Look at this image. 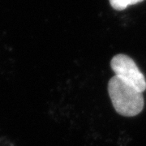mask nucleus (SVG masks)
Instances as JSON below:
<instances>
[{
	"label": "nucleus",
	"instance_id": "1",
	"mask_svg": "<svg viewBox=\"0 0 146 146\" xmlns=\"http://www.w3.org/2000/svg\"><path fill=\"white\" fill-rule=\"evenodd\" d=\"M108 93L114 108L119 115L133 117L144 109L145 101L142 93L115 76L110 79Z\"/></svg>",
	"mask_w": 146,
	"mask_h": 146
},
{
	"label": "nucleus",
	"instance_id": "2",
	"mask_svg": "<svg viewBox=\"0 0 146 146\" xmlns=\"http://www.w3.org/2000/svg\"><path fill=\"white\" fill-rule=\"evenodd\" d=\"M110 67L115 76L123 82L135 88L141 93L146 90L145 77L131 57L123 54H116L110 61Z\"/></svg>",
	"mask_w": 146,
	"mask_h": 146
},
{
	"label": "nucleus",
	"instance_id": "3",
	"mask_svg": "<svg viewBox=\"0 0 146 146\" xmlns=\"http://www.w3.org/2000/svg\"><path fill=\"white\" fill-rule=\"evenodd\" d=\"M143 0H110L111 7L117 11H123L128 6L141 3Z\"/></svg>",
	"mask_w": 146,
	"mask_h": 146
}]
</instances>
